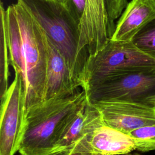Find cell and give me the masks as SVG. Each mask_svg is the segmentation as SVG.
<instances>
[{
	"instance_id": "6da1fadb",
	"label": "cell",
	"mask_w": 155,
	"mask_h": 155,
	"mask_svg": "<svg viewBox=\"0 0 155 155\" xmlns=\"http://www.w3.org/2000/svg\"><path fill=\"white\" fill-rule=\"evenodd\" d=\"M87 101L82 90L44 101L28 110L18 148L20 155H47L57 149L64 130Z\"/></svg>"
},
{
	"instance_id": "7a4b0ae2",
	"label": "cell",
	"mask_w": 155,
	"mask_h": 155,
	"mask_svg": "<svg viewBox=\"0 0 155 155\" xmlns=\"http://www.w3.org/2000/svg\"><path fill=\"white\" fill-rule=\"evenodd\" d=\"M31 14L48 40L61 53L71 77L83 88L89 57L79 47V22L65 4L51 0H17Z\"/></svg>"
},
{
	"instance_id": "3957f363",
	"label": "cell",
	"mask_w": 155,
	"mask_h": 155,
	"mask_svg": "<svg viewBox=\"0 0 155 155\" xmlns=\"http://www.w3.org/2000/svg\"><path fill=\"white\" fill-rule=\"evenodd\" d=\"M18 23L24 68L25 111L44 101L47 67V38L38 23L19 2L12 5Z\"/></svg>"
},
{
	"instance_id": "277c9868",
	"label": "cell",
	"mask_w": 155,
	"mask_h": 155,
	"mask_svg": "<svg viewBox=\"0 0 155 155\" xmlns=\"http://www.w3.org/2000/svg\"><path fill=\"white\" fill-rule=\"evenodd\" d=\"M83 90L90 103L124 101L155 105V67L107 76Z\"/></svg>"
},
{
	"instance_id": "5b68a950",
	"label": "cell",
	"mask_w": 155,
	"mask_h": 155,
	"mask_svg": "<svg viewBox=\"0 0 155 155\" xmlns=\"http://www.w3.org/2000/svg\"><path fill=\"white\" fill-rule=\"evenodd\" d=\"M153 67H155V59L132 41L110 39L104 48L88 57L82 89L107 76Z\"/></svg>"
},
{
	"instance_id": "8992f818",
	"label": "cell",
	"mask_w": 155,
	"mask_h": 155,
	"mask_svg": "<svg viewBox=\"0 0 155 155\" xmlns=\"http://www.w3.org/2000/svg\"><path fill=\"white\" fill-rule=\"evenodd\" d=\"M128 3V0H86L79 24L80 49L90 56L104 48L114 32L115 21Z\"/></svg>"
},
{
	"instance_id": "52a82bcc",
	"label": "cell",
	"mask_w": 155,
	"mask_h": 155,
	"mask_svg": "<svg viewBox=\"0 0 155 155\" xmlns=\"http://www.w3.org/2000/svg\"><path fill=\"white\" fill-rule=\"evenodd\" d=\"M12 84L1 99L0 155L18 151L25 122L24 84L22 75L15 72Z\"/></svg>"
},
{
	"instance_id": "ba28073f",
	"label": "cell",
	"mask_w": 155,
	"mask_h": 155,
	"mask_svg": "<svg viewBox=\"0 0 155 155\" xmlns=\"http://www.w3.org/2000/svg\"><path fill=\"white\" fill-rule=\"evenodd\" d=\"M99 111L104 123L128 134L145 126L155 125V105L124 101L91 103Z\"/></svg>"
},
{
	"instance_id": "9c48e42d",
	"label": "cell",
	"mask_w": 155,
	"mask_h": 155,
	"mask_svg": "<svg viewBox=\"0 0 155 155\" xmlns=\"http://www.w3.org/2000/svg\"><path fill=\"white\" fill-rule=\"evenodd\" d=\"M78 88L65 59L47 38V67L44 101L70 96L77 92Z\"/></svg>"
},
{
	"instance_id": "30bf717a",
	"label": "cell",
	"mask_w": 155,
	"mask_h": 155,
	"mask_svg": "<svg viewBox=\"0 0 155 155\" xmlns=\"http://www.w3.org/2000/svg\"><path fill=\"white\" fill-rule=\"evenodd\" d=\"M154 19L155 0H131L119 18L111 39L131 41L143 27Z\"/></svg>"
},
{
	"instance_id": "8fae6325",
	"label": "cell",
	"mask_w": 155,
	"mask_h": 155,
	"mask_svg": "<svg viewBox=\"0 0 155 155\" xmlns=\"http://www.w3.org/2000/svg\"><path fill=\"white\" fill-rule=\"evenodd\" d=\"M90 145L97 155L127 154L136 150L129 134L111 127L104 122L88 135Z\"/></svg>"
},
{
	"instance_id": "7c38bea8",
	"label": "cell",
	"mask_w": 155,
	"mask_h": 155,
	"mask_svg": "<svg viewBox=\"0 0 155 155\" xmlns=\"http://www.w3.org/2000/svg\"><path fill=\"white\" fill-rule=\"evenodd\" d=\"M102 122L98 110L87 100L64 130L57 148L71 147L80 139L90 134Z\"/></svg>"
},
{
	"instance_id": "4fadbf2b",
	"label": "cell",
	"mask_w": 155,
	"mask_h": 155,
	"mask_svg": "<svg viewBox=\"0 0 155 155\" xmlns=\"http://www.w3.org/2000/svg\"><path fill=\"white\" fill-rule=\"evenodd\" d=\"M0 31V98L2 99L9 87L8 78L10 63L4 24L1 19Z\"/></svg>"
},
{
	"instance_id": "5bb4252c",
	"label": "cell",
	"mask_w": 155,
	"mask_h": 155,
	"mask_svg": "<svg viewBox=\"0 0 155 155\" xmlns=\"http://www.w3.org/2000/svg\"><path fill=\"white\" fill-rule=\"evenodd\" d=\"M131 41L139 49L155 59V19L143 27Z\"/></svg>"
},
{
	"instance_id": "9a60e30c",
	"label": "cell",
	"mask_w": 155,
	"mask_h": 155,
	"mask_svg": "<svg viewBox=\"0 0 155 155\" xmlns=\"http://www.w3.org/2000/svg\"><path fill=\"white\" fill-rule=\"evenodd\" d=\"M128 134L134 140L136 150L144 153L155 150V125L137 128Z\"/></svg>"
},
{
	"instance_id": "2e32d148",
	"label": "cell",
	"mask_w": 155,
	"mask_h": 155,
	"mask_svg": "<svg viewBox=\"0 0 155 155\" xmlns=\"http://www.w3.org/2000/svg\"><path fill=\"white\" fill-rule=\"evenodd\" d=\"M88 135L85 136L73 144L67 155H97L90 145Z\"/></svg>"
},
{
	"instance_id": "e0dca14e",
	"label": "cell",
	"mask_w": 155,
	"mask_h": 155,
	"mask_svg": "<svg viewBox=\"0 0 155 155\" xmlns=\"http://www.w3.org/2000/svg\"><path fill=\"white\" fill-rule=\"evenodd\" d=\"M86 0H68L65 5L74 18L79 22L82 17L85 7Z\"/></svg>"
},
{
	"instance_id": "ac0fdd59",
	"label": "cell",
	"mask_w": 155,
	"mask_h": 155,
	"mask_svg": "<svg viewBox=\"0 0 155 155\" xmlns=\"http://www.w3.org/2000/svg\"><path fill=\"white\" fill-rule=\"evenodd\" d=\"M71 147L67 148H59L47 155H67L71 149Z\"/></svg>"
},
{
	"instance_id": "d6986e66",
	"label": "cell",
	"mask_w": 155,
	"mask_h": 155,
	"mask_svg": "<svg viewBox=\"0 0 155 155\" xmlns=\"http://www.w3.org/2000/svg\"><path fill=\"white\" fill-rule=\"evenodd\" d=\"M51 1H57V2H61V3H64L65 4H66V3L68 1V0H51Z\"/></svg>"
},
{
	"instance_id": "ffe728a7",
	"label": "cell",
	"mask_w": 155,
	"mask_h": 155,
	"mask_svg": "<svg viewBox=\"0 0 155 155\" xmlns=\"http://www.w3.org/2000/svg\"><path fill=\"white\" fill-rule=\"evenodd\" d=\"M133 155H139V154H133Z\"/></svg>"
}]
</instances>
